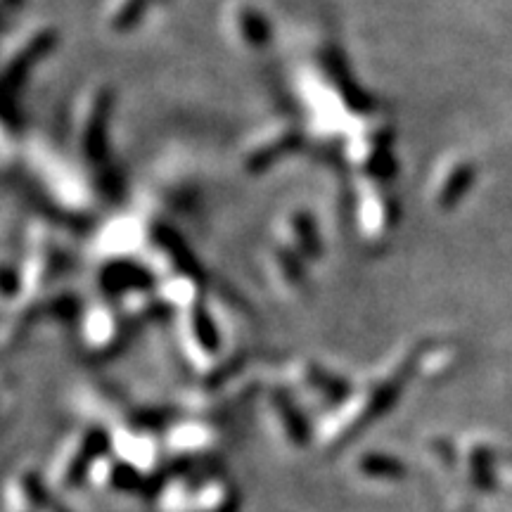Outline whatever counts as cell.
Listing matches in <instances>:
<instances>
[{"mask_svg": "<svg viewBox=\"0 0 512 512\" xmlns=\"http://www.w3.org/2000/svg\"><path fill=\"white\" fill-rule=\"evenodd\" d=\"M349 475L363 489L392 491L408 479V465L396 453L368 448L351 458Z\"/></svg>", "mask_w": 512, "mask_h": 512, "instance_id": "6", "label": "cell"}, {"mask_svg": "<svg viewBox=\"0 0 512 512\" xmlns=\"http://www.w3.org/2000/svg\"><path fill=\"white\" fill-rule=\"evenodd\" d=\"M43 512H69V510H67V508H62V505L57 503L55 498H53V501H50V505H48V508L43 510Z\"/></svg>", "mask_w": 512, "mask_h": 512, "instance_id": "12", "label": "cell"}, {"mask_svg": "<svg viewBox=\"0 0 512 512\" xmlns=\"http://www.w3.org/2000/svg\"><path fill=\"white\" fill-rule=\"evenodd\" d=\"M475 176H477V169L472 164L467 162L453 164L451 169H448V174L441 178L439 192H434V195H437L439 207H453V204L463 200V195L470 190Z\"/></svg>", "mask_w": 512, "mask_h": 512, "instance_id": "10", "label": "cell"}, {"mask_svg": "<svg viewBox=\"0 0 512 512\" xmlns=\"http://www.w3.org/2000/svg\"><path fill=\"white\" fill-rule=\"evenodd\" d=\"M233 29L242 46L259 48L268 43V27L264 17L256 15L252 8H238L233 12Z\"/></svg>", "mask_w": 512, "mask_h": 512, "instance_id": "11", "label": "cell"}, {"mask_svg": "<svg viewBox=\"0 0 512 512\" xmlns=\"http://www.w3.org/2000/svg\"><path fill=\"white\" fill-rule=\"evenodd\" d=\"M283 384L297 396L306 411L313 408V411H323L325 415L335 411L354 389V384L347 377L335 373L323 363L313 361V358H302V361L292 363L287 368Z\"/></svg>", "mask_w": 512, "mask_h": 512, "instance_id": "4", "label": "cell"}, {"mask_svg": "<svg viewBox=\"0 0 512 512\" xmlns=\"http://www.w3.org/2000/svg\"><path fill=\"white\" fill-rule=\"evenodd\" d=\"M112 451V432L98 422H83L69 432L48 465V484L53 494H72L91 482L95 467Z\"/></svg>", "mask_w": 512, "mask_h": 512, "instance_id": "2", "label": "cell"}, {"mask_svg": "<svg viewBox=\"0 0 512 512\" xmlns=\"http://www.w3.org/2000/svg\"><path fill=\"white\" fill-rule=\"evenodd\" d=\"M181 339L190 361L211 373L214 370L211 366H214L216 358L221 354V337L209 313L197 304H188V309L183 313Z\"/></svg>", "mask_w": 512, "mask_h": 512, "instance_id": "7", "label": "cell"}, {"mask_svg": "<svg viewBox=\"0 0 512 512\" xmlns=\"http://www.w3.org/2000/svg\"><path fill=\"white\" fill-rule=\"evenodd\" d=\"M169 460H197L209 458L226 446V427L216 415L192 413L190 418H171L164 434Z\"/></svg>", "mask_w": 512, "mask_h": 512, "instance_id": "5", "label": "cell"}, {"mask_svg": "<svg viewBox=\"0 0 512 512\" xmlns=\"http://www.w3.org/2000/svg\"><path fill=\"white\" fill-rule=\"evenodd\" d=\"M126 339V320L117 316V311L95 309L83 318V347L95 356L117 354Z\"/></svg>", "mask_w": 512, "mask_h": 512, "instance_id": "8", "label": "cell"}, {"mask_svg": "<svg viewBox=\"0 0 512 512\" xmlns=\"http://www.w3.org/2000/svg\"><path fill=\"white\" fill-rule=\"evenodd\" d=\"M422 344L403 349L382 370L370 375L361 384H354L351 394L335 411L323 415L316 425V448L323 453H337L339 448L351 444L358 434L375 425L389 408L399 401L406 384L418 377V358Z\"/></svg>", "mask_w": 512, "mask_h": 512, "instance_id": "1", "label": "cell"}, {"mask_svg": "<svg viewBox=\"0 0 512 512\" xmlns=\"http://www.w3.org/2000/svg\"><path fill=\"white\" fill-rule=\"evenodd\" d=\"M53 501L48 479L34 470H17L5 486V510L8 512H43Z\"/></svg>", "mask_w": 512, "mask_h": 512, "instance_id": "9", "label": "cell"}, {"mask_svg": "<svg viewBox=\"0 0 512 512\" xmlns=\"http://www.w3.org/2000/svg\"><path fill=\"white\" fill-rule=\"evenodd\" d=\"M261 420L275 446L290 456L316 446V427L306 420V408L285 384H273L261 394Z\"/></svg>", "mask_w": 512, "mask_h": 512, "instance_id": "3", "label": "cell"}]
</instances>
